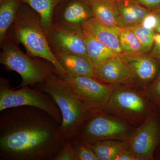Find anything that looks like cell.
<instances>
[{
	"instance_id": "52a82bcc",
	"label": "cell",
	"mask_w": 160,
	"mask_h": 160,
	"mask_svg": "<svg viewBox=\"0 0 160 160\" xmlns=\"http://www.w3.org/2000/svg\"><path fill=\"white\" fill-rule=\"evenodd\" d=\"M125 120L98 110L80 126L74 137L88 143L108 140L125 141L135 128Z\"/></svg>"
},
{
	"instance_id": "e0dca14e",
	"label": "cell",
	"mask_w": 160,
	"mask_h": 160,
	"mask_svg": "<svg viewBox=\"0 0 160 160\" xmlns=\"http://www.w3.org/2000/svg\"><path fill=\"white\" fill-rule=\"evenodd\" d=\"M83 32L88 58L95 68L118 55L117 53L104 43L88 33Z\"/></svg>"
},
{
	"instance_id": "603a6c76",
	"label": "cell",
	"mask_w": 160,
	"mask_h": 160,
	"mask_svg": "<svg viewBox=\"0 0 160 160\" xmlns=\"http://www.w3.org/2000/svg\"><path fill=\"white\" fill-rule=\"evenodd\" d=\"M136 36L142 46V52L148 53L154 43L155 33L153 29L147 28L142 24L129 28Z\"/></svg>"
},
{
	"instance_id": "484cf974",
	"label": "cell",
	"mask_w": 160,
	"mask_h": 160,
	"mask_svg": "<svg viewBox=\"0 0 160 160\" xmlns=\"http://www.w3.org/2000/svg\"><path fill=\"white\" fill-rule=\"evenodd\" d=\"M54 160H76L71 139H68Z\"/></svg>"
},
{
	"instance_id": "8fae6325",
	"label": "cell",
	"mask_w": 160,
	"mask_h": 160,
	"mask_svg": "<svg viewBox=\"0 0 160 160\" xmlns=\"http://www.w3.org/2000/svg\"><path fill=\"white\" fill-rule=\"evenodd\" d=\"M132 74V86L145 90L157 77L159 62L147 53L139 52L118 54Z\"/></svg>"
},
{
	"instance_id": "7a4b0ae2",
	"label": "cell",
	"mask_w": 160,
	"mask_h": 160,
	"mask_svg": "<svg viewBox=\"0 0 160 160\" xmlns=\"http://www.w3.org/2000/svg\"><path fill=\"white\" fill-rule=\"evenodd\" d=\"M33 87L50 95L54 100L62 117L60 131L67 139L74 137L83 122L101 110L92 108L80 99L57 72Z\"/></svg>"
},
{
	"instance_id": "d4e9b609",
	"label": "cell",
	"mask_w": 160,
	"mask_h": 160,
	"mask_svg": "<svg viewBox=\"0 0 160 160\" xmlns=\"http://www.w3.org/2000/svg\"><path fill=\"white\" fill-rule=\"evenodd\" d=\"M145 91L156 106L160 105V69L155 79L146 87Z\"/></svg>"
},
{
	"instance_id": "cb8c5ba5",
	"label": "cell",
	"mask_w": 160,
	"mask_h": 160,
	"mask_svg": "<svg viewBox=\"0 0 160 160\" xmlns=\"http://www.w3.org/2000/svg\"><path fill=\"white\" fill-rule=\"evenodd\" d=\"M70 139L76 160H98L87 142L78 139Z\"/></svg>"
},
{
	"instance_id": "1f68e13d",
	"label": "cell",
	"mask_w": 160,
	"mask_h": 160,
	"mask_svg": "<svg viewBox=\"0 0 160 160\" xmlns=\"http://www.w3.org/2000/svg\"><path fill=\"white\" fill-rule=\"evenodd\" d=\"M158 108V110L160 114V105H159L157 106Z\"/></svg>"
},
{
	"instance_id": "7c38bea8",
	"label": "cell",
	"mask_w": 160,
	"mask_h": 160,
	"mask_svg": "<svg viewBox=\"0 0 160 160\" xmlns=\"http://www.w3.org/2000/svg\"><path fill=\"white\" fill-rule=\"evenodd\" d=\"M93 17L88 0H61L53 12L52 22L82 28L84 23Z\"/></svg>"
},
{
	"instance_id": "5bb4252c",
	"label": "cell",
	"mask_w": 160,
	"mask_h": 160,
	"mask_svg": "<svg viewBox=\"0 0 160 160\" xmlns=\"http://www.w3.org/2000/svg\"><path fill=\"white\" fill-rule=\"evenodd\" d=\"M82 28L84 32L104 43L116 53H122L119 42L122 29L120 27L106 26L93 17L85 22Z\"/></svg>"
},
{
	"instance_id": "5b68a950",
	"label": "cell",
	"mask_w": 160,
	"mask_h": 160,
	"mask_svg": "<svg viewBox=\"0 0 160 160\" xmlns=\"http://www.w3.org/2000/svg\"><path fill=\"white\" fill-rule=\"evenodd\" d=\"M0 63L5 69L16 72L22 78L18 87L44 82L49 76L58 72L53 65L45 59H32L23 53L17 44L6 36L1 43Z\"/></svg>"
},
{
	"instance_id": "83f0119b",
	"label": "cell",
	"mask_w": 160,
	"mask_h": 160,
	"mask_svg": "<svg viewBox=\"0 0 160 160\" xmlns=\"http://www.w3.org/2000/svg\"><path fill=\"white\" fill-rule=\"evenodd\" d=\"M135 157L127 149V147L121 150L114 160H136Z\"/></svg>"
},
{
	"instance_id": "277c9868",
	"label": "cell",
	"mask_w": 160,
	"mask_h": 160,
	"mask_svg": "<svg viewBox=\"0 0 160 160\" xmlns=\"http://www.w3.org/2000/svg\"><path fill=\"white\" fill-rule=\"evenodd\" d=\"M112 87L111 96L102 111L138 126L158 110L144 89L128 85Z\"/></svg>"
},
{
	"instance_id": "3957f363",
	"label": "cell",
	"mask_w": 160,
	"mask_h": 160,
	"mask_svg": "<svg viewBox=\"0 0 160 160\" xmlns=\"http://www.w3.org/2000/svg\"><path fill=\"white\" fill-rule=\"evenodd\" d=\"M9 29L10 36H6L22 44L29 56L50 62L61 77L67 73L50 49L39 15L29 5L22 3Z\"/></svg>"
},
{
	"instance_id": "f546056e",
	"label": "cell",
	"mask_w": 160,
	"mask_h": 160,
	"mask_svg": "<svg viewBox=\"0 0 160 160\" xmlns=\"http://www.w3.org/2000/svg\"><path fill=\"white\" fill-rule=\"evenodd\" d=\"M157 16V23L156 26L155 27L154 30L156 31L158 33L160 34V11L156 12Z\"/></svg>"
},
{
	"instance_id": "44dd1931",
	"label": "cell",
	"mask_w": 160,
	"mask_h": 160,
	"mask_svg": "<svg viewBox=\"0 0 160 160\" xmlns=\"http://www.w3.org/2000/svg\"><path fill=\"white\" fill-rule=\"evenodd\" d=\"M32 8L39 15L40 21L45 31L52 22L55 8L61 0H21Z\"/></svg>"
},
{
	"instance_id": "d6986e66",
	"label": "cell",
	"mask_w": 160,
	"mask_h": 160,
	"mask_svg": "<svg viewBox=\"0 0 160 160\" xmlns=\"http://www.w3.org/2000/svg\"><path fill=\"white\" fill-rule=\"evenodd\" d=\"M22 3L21 0H0V43L6 37Z\"/></svg>"
},
{
	"instance_id": "9a60e30c",
	"label": "cell",
	"mask_w": 160,
	"mask_h": 160,
	"mask_svg": "<svg viewBox=\"0 0 160 160\" xmlns=\"http://www.w3.org/2000/svg\"><path fill=\"white\" fill-rule=\"evenodd\" d=\"M118 9L117 22L121 29L129 28L142 24L151 12L133 0H115Z\"/></svg>"
},
{
	"instance_id": "9c48e42d",
	"label": "cell",
	"mask_w": 160,
	"mask_h": 160,
	"mask_svg": "<svg viewBox=\"0 0 160 160\" xmlns=\"http://www.w3.org/2000/svg\"><path fill=\"white\" fill-rule=\"evenodd\" d=\"M80 99L94 109L103 110L113 91L111 85L104 84L96 78L67 73L62 77Z\"/></svg>"
},
{
	"instance_id": "ba28073f",
	"label": "cell",
	"mask_w": 160,
	"mask_h": 160,
	"mask_svg": "<svg viewBox=\"0 0 160 160\" xmlns=\"http://www.w3.org/2000/svg\"><path fill=\"white\" fill-rule=\"evenodd\" d=\"M127 148L138 160L154 159L160 145V114L158 110L133 129L125 140Z\"/></svg>"
},
{
	"instance_id": "4316f807",
	"label": "cell",
	"mask_w": 160,
	"mask_h": 160,
	"mask_svg": "<svg viewBox=\"0 0 160 160\" xmlns=\"http://www.w3.org/2000/svg\"><path fill=\"white\" fill-rule=\"evenodd\" d=\"M149 55L160 63V34L157 33L154 37V43Z\"/></svg>"
},
{
	"instance_id": "ac0fdd59",
	"label": "cell",
	"mask_w": 160,
	"mask_h": 160,
	"mask_svg": "<svg viewBox=\"0 0 160 160\" xmlns=\"http://www.w3.org/2000/svg\"><path fill=\"white\" fill-rule=\"evenodd\" d=\"M93 17L106 26L118 27V9L115 1L88 0Z\"/></svg>"
},
{
	"instance_id": "ffe728a7",
	"label": "cell",
	"mask_w": 160,
	"mask_h": 160,
	"mask_svg": "<svg viewBox=\"0 0 160 160\" xmlns=\"http://www.w3.org/2000/svg\"><path fill=\"white\" fill-rule=\"evenodd\" d=\"M87 143L98 160H114L118 152L127 147L126 141L122 140H104Z\"/></svg>"
},
{
	"instance_id": "4dcf8cb0",
	"label": "cell",
	"mask_w": 160,
	"mask_h": 160,
	"mask_svg": "<svg viewBox=\"0 0 160 160\" xmlns=\"http://www.w3.org/2000/svg\"><path fill=\"white\" fill-rule=\"evenodd\" d=\"M155 159L160 160V145L158 147L155 152L154 159Z\"/></svg>"
},
{
	"instance_id": "6da1fadb",
	"label": "cell",
	"mask_w": 160,
	"mask_h": 160,
	"mask_svg": "<svg viewBox=\"0 0 160 160\" xmlns=\"http://www.w3.org/2000/svg\"><path fill=\"white\" fill-rule=\"evenodd\" d=\"M46 111L14 107L0 115V160H54L67 139Z\"/></svg>"
},
{
	"instance_id": "8992f818",
	"label": "cell",
	"mask_w": 160,
	"mask_h": 160,
	"mask_svg": "<svg viewBox=\"0 0 160 160\" xmlns=\"http://www.w3.org/2000/svg\"><path fill=\"white\" fill-rule=\"evenodd\" d=\"M13 89L9 81L4 78L0 79V112L6 109L28 106L36 107L46 111L61 126L62 117L59 108L51 96L46 92L29 86Z\"/></svg>"
},
{
	"instance_id": "7402d4cb",
	"label": "cell",
	"mask_w": 160,
	"mask_h": 160,
	"mask_svg": "<svg viewBox=\"0 0 160 160\" xmlns=\"http://www.w3.org/2000/svg\"><path fill=\"white\" fill-rule=\"evenodd\" d=\"M122 53L142 52V46L136 36L129 28L122 29L119 38Z\"/></svg>"
},
{
	"instance_id": "4fadbf2b",
	"label": "cell",
	"mask_w": 160,
	"mask_h": 160,
	"mask_svg": "<svg viewBox=\"0 0 160 160\" xmlns=\"http://www.w3.org/2000/svg\"><path fill=\"white\" fill-rule=\"evenodd\" d=\"M95 72L96 78L104 84L111 86L128 85L132 86L131 72L117 56L96 67Z\"/></svg>"
},
{
	"instance_id": "2e32d148",
	"label": "cell",
	"mask_w": 160,
	"mask_h": 160,
	"mask_svg": "<svg viewBox=\"0 0 160 160\" xmlns=\"http://www.w3.org/2000/svg\"><path fill=\"white\" fill-rule=\"evenodd\" d=\"M67 73L74 75L96 78V68L88 58L72 53L54 54Z\"/></svg>"
},
{
	"instance_id": "f1b7e54d",
	"label": "cell",
	"mask_w": 160,
	"mask_h": 160,
	"mask_svg": "<svg viewBox=\"0 0 160 160\" xmlns=\"http://www.w3.org/2000/svg\"><path fill=\"white\" fill-rule=\"evenodd\" d=\"M142 6L148 8L157 7L160 5V0H133Z\"/></svg>"
},
{
	"instance_id": "30bf717a",
	"label": "cell",
	"mask_w": 160,
	"mask_h": 160,
	"mask_svg": "<svg viewBox=\"0 0 160 160\" xmlns=\"http://www.w3.org/2000/svg\"><path fill=\"white\" fill-rule=\"evenodd\" d=\"M45 32L53 54L72 53L88 58L82 28L52 22Z\"/></svg>"
},
{
	"instance_id": "d6a6232c",
	"label": "cell",
	"mask_w": 160,
	"mask_h": 160,
	"mask_svg": "<svg viewBox=\"0 0 160 160\" xmlns=\"http://www.w3.org/2000/svg\"><path fill=\"white\" fill-rule=\"evenodd\" d=\"M112 1H115V0H112Z\"/></svg>"
}]
</instances>
